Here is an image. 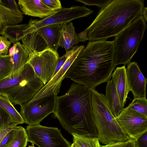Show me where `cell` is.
I'll list each match as a JSON object with an SVG mask.
<instances>
[{"label":"cell","mask_w":147,"mask_h":147,"mask_svg":"<svg viewBox=\"0 0 147 147\" xmlns=\"http://www.w3.org/2000/svg\"><path fill=\"white\" fill-rule=\"evenodd\" d=\"M42 2L48 8L55 11L62 7L59 0H41Z\"/></svg>","instance_id":"836d02e7"},{"label":"cell","mask_w":147,"mask_h":147,"mask_svg":"<svg viewBox=\"0 0 147 147\" xmlns=\"http://www.w3.org/2000/svg\"><path fill=\"white\" fill-rule=\"evenodd\" d=\"M84 48L85 46L83 45L78 46L77 49L67 60L59 71L31 100H38L53 94L57 95L67 71L77 57Z\"/></svg>","instance_id":"7c38bea8"},{"label":"cell","mask_w":147,"mask_h":147,"mask_svg":"<svg viewBox=\"0 0 147 147\" xmlns=\"http://www.w3.org/2000/svg\"><path fill=\"white\" fill-rule=\"evenodd\" d=\"M126 142L113 143L105 145H100V147H123Z\"/></svg>","instance_id":"8d00e7d4"},{"label":"cell","mask_w":147,"mask_h":147,"mask_svg":"<svg viewBox=\"0 0 147 147\" xmlns=\"http://www.w3.org/2000/svg\"><path fill=\"white\" fill-rule=\"evenodd\" d=\"M30 26L29 24L7 25L3 28L0 34L6 37L13 45L30 33Z\"/></svg>","instance_id":"ffe728a7"},{"label":"cell","mask_w":147,"mask_h":147,"mask_svg":"<svg viewBox=\"0 0 147 147\" xmlns=\"http://www.w3.org/2000/svg\"><path fill=\"white\" fill-rule=\"evenodd\" d=\"M93 11L87 8L85 5L75 6L69 8L62 7L55 11L52 14L38 20L31 19L29 24L31 25V33L40 28L53 24H68L75 19L87 17L93 13Z\"/></svg>","instance_id":"ba28073f"},{"label":"cell","mask_w":147,"mask_h":147,"mask_svg":"<svg viewBox=\"0 0 147 147\" xmlns=\"http://www.w3.org/2000/svg\"><path fill=\"white\" fill-rule=\"evenodd\" d=\"M26 130L28 142L39 147H70L71 144L64 138L61 130L57 127L39 124L27 126Z\"/></svg>","instance_id":"52a82bcc"},{"label":"cell","mask_w":147,"mask_h":147,"mask_svg":"<svg viewBox=\"0 0 147 147\" xmlns=\"http://www.w3.org/2000/svg\"><path fill=\"white\" fill-rule=\"evenodd\" d=\"M11 43L6 37L0 36V56L8 55V49Z\"/></svg>","instance_id":"1f68e13d"},{"label":"cell","mask_w":147,"mask_h":147,"mask_svg":"<svg viewBox=\"0 0 147 147\" xmlns=\"http://www.w3.org/2000/svg\"><path fill=\"white\" fill-rule=\"evenodd\" d=\"M28 142L26 130L21 126H16L13 140L9 147H26Z\"/></svg>","instance_id":"484cf974"},{"label":"cell","mask_w":147,"mask_h":147,"mask_svg":"<svg viewBox=\"0 0 147 147\" xmlns=\"http://www.w3.org/2000/svg\"><path fill=\"white\" fill-rule=\"evenodd\" d=\"M126 72L127 84L134 98H146L147 79L143 76L137 63L131 62L127 64Z\"/></svg>","instance_id":"4fadbf2b"},{"label":"cell","mask_w":147,"mask_h":147,"mask_svg":"<svg viewBox=\"0 0 147 147\" xmlns=\"http://www.w3.org/2000/svg\"><path fill=\"white\" fill-rule=\"evenodd\" d=\"M44 85L32 67L21 82L4 96H7L13 105H20L32 100Z\"/></svg>","instance_id":"9c48e42d"},{"label":"cell","mask_w":147,"mask_h":147,"mask_svg":"<svg viewBox=\"0 0 147 147\" xmlns=\"http://www.w3.org/2000/svg\"><path fill=\"white\" fill-rule=\"evenodd\" d=\"M144 7L142 0H113L100 9L85 30L89 41L106 40L115 36L139 16Z\"/></svg>","instance_id":"3957f363"},{"label":"cell","mask_w":147,"mask_h":147,"mask_svg":"<svg viewBox=\"0 0 147 147\" xmlns=\"http://www.w3.org/2000/svg\"><path fill=\"white\" fill-rule=\"evenodd\" d=\"M18 4L23 14L41 19L55 12L45 5L41 0H19Z\"/></svg>","instance_id":"5bb4252c"},{"label":"cell","mask_w":147,"mask_h":147,"mask_svg":"<svg viewBox=\"0 0 147 147\" xmlns=\"http://www.w3.org/2000/svg\"><path fill=\"white\" fill-rule=\"evenodd\" d=\"M75 1L83 3L85 5L89 6L95 5L100 9L102 8L113 0H75Z\"/></svg>","instance_id":"f546056e"},{"label":"cell","mask_w":147,"mask_h":147,"mask_svg":"<svg viewBox=\"0 0 147 147\" xmlns=\"http://www.w3.org/2000/svg\"><path fill=\"white\" fill-rule=\"evenodd\" d=\"M17 125L10 115L0 107V129L7 126Z\"/></svg>","instance_id":"f1b7e54d"},{"label":"cell","mask_w":147,"mask_h":147,"mask_svg":"<svg viewBox=\"0 0 147 147\" xmlns=\"http://www.w3.org/2000/svg\"><path fill=\"white\" fill-rule=\"evenodd\" d=\"M147 131L139 136L135 140L136 147H147Z\"/></svg>","instance_id":"e575fe53"},{"label":"cell","mask_w":147,"mask_h":147,"mask_svg":"<svg viewBox=\"0 0 147 147\" xmlns=\"http://www.w3.org/2000/svg\"><path fill=\"white\" fill-rule=\"evenodd\" d=\"M111 77L120 104L123 108L129 92L127 80L125 65L117 67L112 73Z\"/></svg>","instance_id":"9a60e30c"},{"label":"cell","mask_w":147,"mask_h":147,"mask_svg":"<svg viewBox=\"0 0 147 147\" xmlns=\"http://www.w3.org/2000/svg\"><path fill=\"white\" fill-rule=\"evenodd\" d=\"M28 147H35L34 146V144L33 143H32V145L29 146Z\"/></svg>","instance_id":"b9f144b4"},{"label":"cell","mask_w":147,"mask_h":147,"mask_svg":"<svg viewBox=\"0 0 147 147\" xmlns=\"http://www.w3.org/2000/svg\"><path fill=\"white\" fill-rule=\"evenodd\" d=\"M63 24V23L48 25L36 31L44 39L49 48L57 52L59 47L60 32Z\"/></svg>","instance_id":"2e32d148"},{"label":"cell","mask_w":147,"mask_h":147,"mask_svg":"<svg viewBox=\"0 0 147 147\" xmlns=\"http://www.w3.org/2000/svg\"><path fill=\"white\" fill-rule=\"evenodd\" d=\"M4 27L3 22L0 17V32Z\"/></svg>","instance_id":"ab89813d"},{"label":"cell","mask_w":147,"mask_h":147,"mask_svg":"<svg viewBox=\"0 0 147 147\" xmlns=\"http://www.w3.org/2000/svg\"><path fill=\"white\" fill-rule=\"evenodd\" d=\"M17 125H9L0 129V142L8 133L16 126Z\"/></svg>","instance_id":"d590c367"},{"label":"cell","mask_w":147,"mask_h":147,"mask_svg":"<svg viewBox=\"0 0 147 147\" xmlns=\"http://www.w3.org/2000/svg\"><path fill=\"white\" fill-rule=\"evenodd\" d=\"M59 57L57 52L48 48L29 56L26 63L31 65L45 85L53 78Z\"/></svg>","instance_id":"30bf717a"},{"label":"cell","mask_w":147,"mask_h":147,"mask_svg":"<svg viewBox=\"0 0 147 147\" xmlns=\"http://www.w3.org/2000/svg\"><path fill=\"white\" fill-rule=\"evenodd\" d=\"M127 107L147 116V100L134 98Z\"/></svg>","instance_id":"83f0119b"},{"label":"cell","mask_w":147,"mask_h":147,"mask_svg":"<svg viewBox=\"0 0 147 147\" xmlns=\"http://www.w3.org/2000/svg\"><path fill=\"white\" fill-rule=\"evenodd\" d=\"M16 127L10 131L3 138L0 142V147H9L10 146L14 137Z\"/></svg>","instance_id":"d6a6232c"},{"label":"cell","mask_w":147,"mask_h":147,"mask_svg":"<svg viewBox=\"0 0 147 147\" xmlns=\"http://www.w3.org/2000/svg\"><path fill=\"white\" fill-rule=\"evenodd\" d=\"M116 119L131 138L135 140L147 131V116L127 107L123 109Z\"/></svg>","instance_id":"8fae6325"},{"label":"cell","mask_w":147,"mask_h":147,"mask_svg":"<svg viewBox=\"0 0 147 147\" xmlns=\"http://www.w3.org/2000/svg\"><path fill=\"white\" fill-rule=\"evenodd\" d=\"M12 73V62L10 55L0 56V80L11 76Z\"/></svg>","instance_id":"4316f807"},{"label":"cell","mask_w":147,"mask_h":147,"mask_svg":"<svg viewBox=\"0 0 147 147\" xmlns=\"http://www.w3.org/2000/svg\"><path fill=\"white\" fill-rule=\"evenodd\" d=\"M0 4L17 13L23 15L14 0H0Z\"/></svg>","instance_id":"4dcf8cb0"},{"label":"cell","mask_w":147,"mask_h":147,"mask_svg":"<svg viewBox=\"0 0 147 147\" xmlns=\"http://www.w3.org/2000/svg\"><path fill=\"white\" fill-rule=\"evenodd\" d=\"M21 40L22 46L29 56L49 48L45 40L36 31L27 34Z\"/></svg>","instance_id":"e0dca14e"},{"label":"cell","mask_w":147,"mask_h":147,"mask_svg":"<svg viewBox=\"0 0 147 147\" xmlns=\"http://www.w3.org/2000/svg\"><path fill=\"white\" fill-rule=\"evenodd\" d=\"M114 57L113 40L89 41L69 67L64 78L95 89L111 78L116 67Z\"/></svg>","instance_id":"6da1fadb"},{"label":"cell","mask_w":147,"mask_h":147,"mask_svg":"<svg viewBox=\"0 0 147 147\" xmlns=\"http://www.w3.org/2000/svg\"><path fill=\"white\" fill-rule=\"evenodd\" d=\"M72 135L73 143L78 147H100L101 145L97 137L90 138L75 134Z\"/></svg>","instance_id":"d4e9b609"},{"label":"cell","mask_w":147,"mask_h":147,"mask_svg":"<svg viewBox=\"0 0 147 147\" xmlns=\"http://www.w3.org/2000/svg\"><path fill=\"white\" fill-rule=\"evenodd\" d=\"M57 95L52 94L30 101L20 105V114L24 123L28 125L39 124L45 117L54 111Z\"/></svg>","instance_id":"8992f818"},{"label":"cell","mask_w":147,"mask_h":147,"mask_svg":"<svg viewBox=\"0 0 147 147\" xmlns=\"http://www.w3.org/2000/svg\"><path fill=\"white\" fill-rule=\"evenodd\" d=\"M9 54L12 62V74H16L23 69L28 59V55L19 42L13 44Z\"/></svg>","instance_id":"ac0fdd59"},{"label":"cell","mask_w":147,"mask_h":147,"mask_svg":"<svg viewBox=\"0 0 147 147\" xmlns=\"http://www.w3.org/2000/svg\"><path fill=\"white\" fill-rule=\"evenodd\" d=\"M32 67L26 63L23 69L18 73L12 74L0 80V95L4 96L8 91L16 86L25 77Z\"/></svg>","instance_id":"7402d4cb"},{"label":"cell","mask_w":147,"mask_h":147,"mask_svg":"<svg viewBox=\"0 0 147 147\" xmlns=\"http://www.w3.org/2000/svg\"><path fill=\"white\" fill-rule=\"evenodd\" d=\"M90 90L94 119L99 142L105 145L125 142L130 139L112 114L104 94L95 89Z\"/></svg>","instance_id":"277c9868"},{"label":"cell","mask_w":147,"mask_h":147,"mask_svg":"<svg viewBox=\"0 0 147 147\" xmlns=\"http://www.w3.org/2000/svg\"><path fill=\"white\" fill-rule=\"evenodd\" d=\"M0 107L10 115L13 121L17 125L24 123L21 114L7 96L0 95Z\"/></svg>","instance_id":"603a6c76"},{"label":"cell","mask_w":147,"mask_h":147,"mask_svg":"<svg viewBox=\"0 0 147 147\" xmlns=\"http://www.w3.org/2000/svg\"><path fill=\"white\" fill-rule=\"evenodd\" d=\"M70 147H78L75 144L73 143L71 144Z\"/></svg>","instance_id":"60d3db41"},{"label":"cell","mask_w":147,"mask_h":147,"mask_svg":"<svg viewBox=\"0 0 147 147\" xmlns=\"http://www.w3.org/2000/svg\"><path fill=\"white\" fill-rule=\"evenodd\" d=\"M146 28V22L141 16L115 36V66L125 65L130 61L137 51Z\"/></svg>","instance_id":"5b68a950"},{"label":"cell","mask_w":147,"mask_h":147,"mask_svg":"<svg viewBox=\"0 0 147 147\" xmlns=\"http://www.w3.org/2000/svg\"><path fill=\"white\" fill-rule=\"evenodd\" d=\"M53 117L71 134L97 137L92 110L90 89L76 82L65 94L57 96Z\"/></svg>","instance_id":"7a4b0ae2"},{"label":"cell","mask_w":147,"mask_h":147,"mask_svg":"<svg viewBox=\"0 0 147 147\" xmlns=\"http://www.w3.org/2000/svg\"><path fill=\"white\" fill-rule=\"evenodd\" d=\"M0 17L4 27L9 25L17 24L23 20V15L17 13L0 4Z\"/></svg>","instance_id":"cb8c5ba5"},{"label":"cell","mask_w":147,"mask_h":147,"mask_svg":"<svg viewBox=\"0 0 147 147\" xmlns=\"http://www.w3.org/2000/svg\"><path fill=\"white\" fill-rule=\"evenodd\" d=\"M123 147H136L135 140L130 138L126 142Z\"/></svg>","instance_id":"74e56055"},{"label":"cell","mask_w":147,"mask_h":147,"mask_svg":"<svg viewBox=\"0 0 147 147\" xmlns=\"http://www.w3.org/2000/svg\"><path fill=\"white\" fill-rule=\"evenodd\" d=\"M105 98L113 116L117 118L123 109L120 102L115 85L112 80L107 82Z\"/></svg>","instance_id":"44dd1931"},{"label":"cell","mask_w":147,"mask_h":147,"mask_svg":"<svg viewBox=\"0 0 147 147\" xmlns=\"http://www.w3.org/2000/svg\"><path fill=\"white\" fill-rule=\"evenodd\" d=\"M79 42L73 23L71 22L68 24L63 23L60 32L59 46L64 48L66 53Z\"/></svg>","instance_id":"d6986e66"},{"label":"cell","mask_w":147,"mask_h":147,"mask_svg":"<svg viewBox=\"0 0 147 147\" xmlns=\"http://www.w3.org/2000/svg\"><path fill=\"white\" fill-rule=\"evenodd\" d=\"M147 7H144L142 12V16L146 21V22L147 21Z\"/></svg>","instance_id":"f35d334b"}]
</instances>
